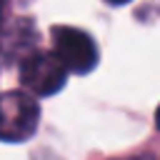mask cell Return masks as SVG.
I'll return each instance as SVG.
<instances>
[{
	"instance_id": "6da1fadb",
	"label": "cell",
	"mask_w": 160,
	"mask_h": 160,
	"mask_svg": "<svg viewBox=\"0 0 160 160\" xmlns=\"http://www.w3.org/2000/svg\"><path fill=\"white\" fill-rule=\"evenodd\" d=\"M40 108L38 102L20 92L8 90L0 95V140L5 142H25L38 130Z\"/></svg>"
},
{
	"instance_id": "52a82bcc",
	"label": "cell",
	"mask_w": 160,
	"mask_h": 160,
	"mask_svg": "<svg viewBox=\"0 0 160 160\" xmlns=\"http://www.w3.org/2000/svg\"><path fill=\"white\" fill-rule=\"evenodd\" d=\"M132 160H138V158H132Z\"/></svg>"
},
{
	"instance_id": "277c9868",
	"label": "cell",
	"mask_w": 160,
	"mask_h": 160,
	"mask_svg": "<svg viewBox=\"0 0 160 160\" xmlns=\"http://www.w3.org/2000/svg\"><path fill=\"white\" fill-rule=\"evenodd\" d=\"M5 10H8V0H0V25L5 20Z\"/></svg>"
},
{
	"instance_id": "5b68a950",
	"label": "cell",
	"mask_w": 160,
	"mask_h": 160,
	"mask_svg": "<svg viewBox=\"0 0 160 160\" xmlns=\"http://www.w3.org/2000/svg\"><path fill=\"white\" fill-rule=\"evenodd\" d=\"M108 2H110V5H128L130 0H108Z\"/></svg>"
},
{
	"instance_id": "8992f818",
	"label": "cell",
	"mask_w": 160,
	"mask_h": 160,
	"mask_svg": "<svg viewBox=\"0 0 160 160\" xmlns=\"http://www.w3.org/2000/svg\"><path fill=\"white\" fill-rule=\"evenodd\" d=\"M155 125H158V130H160V108L155 110Z\"/></svg>"
},
{
	"instance_id": "3957f363",
	"label": "cell",
	"mask_w": 160,
	"mask_h": 160,
	"mask_svg": "<svg viewBox=\"0 0 160 160\" xmlns=\"http://www.w3.org/2000/svg\"><path fill=\"white\" fill-rule=\"evenodd\" d=\"M65 72L68 70L60 65V60L52 52H45V50L28 55L22 60V65H20V80H22V85L30 92L40 95V98L58 92L65 85Z\"/></svg>"
},
{
	"instance_id": "7a4b0ae2",
	"label": "cell",
	"mask_w": 160,
	"mask_h": 160,
	"mask_svg": "<svg viewBox=\"0 0 160 160\" xmlns=\"http://www.w3.org/2000/svg\"><path fill=\"white\" fill-rule=\"evenodd\" d=\"M50 35H52V45H55L52 55L60 60V65L65 70L85 75L98 65V48L85 30H78L70 25H55L50 30Z\"/></svg>"
}]
</instances>
